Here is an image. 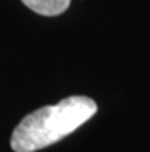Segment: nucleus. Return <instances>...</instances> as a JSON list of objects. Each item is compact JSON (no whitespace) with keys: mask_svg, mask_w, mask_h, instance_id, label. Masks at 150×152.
Instances as JSON below:
<instances>
[{"mask_svg":"<svg viewBox=\"0 0 150 152\" xmlns=\"http://www.w3.org/2000/svg\"><path fill=\"white\" fill-rule=\"evenodd\" d=\"M98 106L89 97H66L57 104L28 114L11 135L14 152H35L60 141L91 120Z\"/></svg>","mask_w":150,"mask_h":152,"instance_id":"nucleus-1","label":"nucleus"},{"mask_svg":"<svg viewBox=\"0 0 150 152\" xmlns=\"http://www.w3.org/2000/svg\"><path fill=\"white\" fill-rule=\"evenodd\" d=\"M22 2L34 12L48 17L63 14L70 5V0H22Z\"/></svg>","mask_w":150,"mask_h":152,"instance_id":"nucleus-2","label":"nucleus"}]
</instances>
